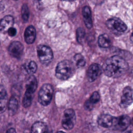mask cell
Returning <instances> with one entry per match:
<instances>
[{"mask_svg": "<svg viewBox=\"0 0 133 133\" xmlns=\"http://www.w3.org/2000/svg\"><path fill=\"white\" fill-rule=\"evenodd\" d=\"M102 68L107 76L118 77L128 70V65L123 58L115 55L107 59Z\"/></svg>", "mask_w": 133, "mask_h": 133, "instance_id": "cell-1", "label": "cell"}, {"mask_svg": "<svg viewBox=\"0 0 133 133\" xmlns=\"http://www.w3.org/2000/svg\"><path fill=\"white\" fill-rule=\"evenodd\" d=\"M74 72L73 63L68 60H64L58 63L56 68V76L60 79L66 80L73 75Z\"/></svg>", "mask_w": 133, "mask_h": 133, "instance_id": "cell-2", "label": "cell"}, {"mask_svg": "<svg viewBox=\"0 0 133 133\" xmlns=\"http://www.w3.org/2000/svg\"><path fill=\"white\" fill-rule=\"evenodd\" d=\"M53 94L54 89L52 86L49 84H44L38 92V102L43 105H47L51 102Z\"/></svg>", "mask_w": 133, "mask_h": 133, "instance_id": "cell-3", "label": "cell"}, {"mask_svg": "<svg viewBox=\"0 0 133 133\" xmlns=\"http://www.w3.org/2000/svg\"><path fill=\"white\" fill-rule=\"evenodd\" d=\"M108 28L114 33H122L127 29L126 24L120 19L112 18L108 20L106 22Z\"/></svg>", "mask_w": 133, "mask_h": 133, "instance_id": "cell-4", "label": "cell"}, {"mask_svg": "<svg viewBox=\"0 0 133 133\" xmlns=\"http://www.w3.org/2000/svg\"><path fill=\"white\" fill-rule=\"evenodd\" d=\"M37 53L39 61L44 64H49L53 59V52L50 47L45 45H39Z\"/></svg>", "mask_w": 133, "mask_h": 133, "instance_id": "cell-5", "label": "cell"}, {"mask_svg": "<svg viewBox=\"0 0 133 133\" xmlns=\"http://www.w3.org/2000/svg\"><path fill=\"white\" fill-rule=\"evenodd\" d=\"M130 122V118L127 115H122L117 117H114L111 128L115 130H124L128 128Z\"/></svg>", "mask_w": 133, "mask_h": 133, "instance_id": "cell-6", "label": "cell"}, {"mask_svg": "<svg viewBox=\"0 0 133 133\" xmlns=\"http://www.w3.org/2000/svg\"><path fill=\"white\" fill-rule=\"evenodd\" d=\"M132 102V90L130 87H125L123 91L121 97L120 107L122 108H126Z\"/></svg>", "mask_w": 133, "mask_h": 133, "instance_id": "cell-7", "label": "cell"}, {"mask_svg": "<svg viewBox=\"0 0 133 133\" xmlns=\"http://www.w3.org/2000/svg\"><path fill=\"white\" fill-rule=\"evenodd\" d=\"M23 46L21 43L18 41H14L10 44L8 51L12 57L19 59L23 54Z\"/></svg>", "mask_w": 133, "mask_h": 133, "instance_id": "cell-8", "label": "cell"}, {"mask_svg": "<svg viewBox=\"0 0 133 133\" xmlns=\"http://www.w3.org/2000/svg\"><path fill=\"white\" fill-rule=\"evenodd\" d=\"M101 66L97 63H94L90 65L87 72V78L89 82L95 81L101 74Z\"/></svg>", "mask_w": 133, "mask_h": 133, "instance_id": "cell-9", "label": "cell"}, {"mask_svg": "<svg viewBox=\"0 0 133 133\" xmlns=\"http://www.w3.org/2000/svg\"><path fill=\"white\" fill-rule=\"evenodd\" d=\"M14 19L10 15H7L0 20V32L5 33L12 26Z\"/></svg>", "mask_w": 133, "mask_h": 133, "instance_id": "cell-10", "label": "cell"}, {"mask_svg": "<svg viewBox=\"0 0 133 133\" xmlns=\"http://www.w3.org/2000/svg\"><path fill=\"white\" fill-rule=\"evenodd\" d=\"M113 117L109 114H102L98 119V123L102 127L111 128L112 125Z\"/></svg>", "mask_w": 133, "mask_h": 133, "instance_id": "cell-11", "label": "cell"}, {"mask_svg": "<svg viewBox=\"0 0 133 133\" xmlns=\"http://www.w3.org/2000/svg\"><path fill=\"white\" fill-rule=\"evenodd\" d=\"M36 38V30L32 25L26 28L24 32V40L27 44H32Z\"/></svg>", "mask_w": 133, "mask_h": 133, "instance_id": "cell-12", "label": "cell"}, {"mask_svg": "<svg viewBox=\"0 0 133 133\" xmlns=\"http://www.w3.org/2000/svg\"><path fill=\"white\" fill-rule=\"evenodd\" d=\"M82 15L83 17L84 22L87 27V28L90 29L92 28V19H91V13L90 8L86 6H85L82 10Z\"/></svg>", "mask_w": 133, "mask_h": 133, "instance_id": "cell-13", "label": "cell"}, {"mask_svg": "<svg viewBox=\"0 0 133 133\" xmlns=\"http://www.w3.org/2000/svg\"><path fill=\"white\" fill-rule=\"evenodd\" d=\"M99 100V94L97 91H94L91 95L89 99L88 100H87V101L85 103V108L88 110H91L94 105L97 102H98Z\"/></svg>", "mask_w": 133, "mask_h": 133, "instance_id": "cell-14", "label": "cell"}, {"mask_svg": "<svg viewBox=\"0 0 133 133\" xmlns=\"http://www.w3.org/2000/svg\"><path fill=\"white\" fill-rule=\"evenodd\" d=\"M37 87V82L36 77L31 75L28 79L26 84V91L33 94L35 92Z\"/></svg>", "mask_w": 133, "mask_h": 133, "instance_id": "cell-15", "label": "cell"}, {"mask_svg": "<svg viewBox=\"0 0 133 133\" xmlns=\"http://www.w3.org/2000/svg\"><path fill=\"white\" fill-rule=\"evenodd\" d=\"M47 130L46 125L42 122H36L34 123L31 127L32 132L42 133L45 132Z\"/></svg>", "mask_w": 133, "mask_h": 133, "instance_id": "cell-16", "label": "cell"}, {"mask_svg": "<svg viewBox=\"0 0 133 133\" xmlns=\"http://www.w3.org/2000/svg\"><path fill=\"white\" fill-rule=\"evenodd\" d=\"M18 107V102L17 99L12 96L8 102V109L9 113L10 115H14L17 111Z\"/></svg>", "mask_w": 133, "mask_h": 133, "instance_id": "cell-17", "label": "cell"}, {"mask_svg": "<svg viewBox=\"0 0 133 133\" xmlns=\"http://www.w3.org/2000/svg\"><path fill=\"white\" fill-rule=\"evenodd\" d=\"M98 45L102 48H108L111 46V42L108 36L106 34H101L98 38Z\"/></svg>", "mask_w": 133, "mask_h": 133, "instance_id": "cell-18", "label": "cell"}, {"mask_svg": "<svg viewBox=\"0 0 133 133\" xmlns=\"http://www.w3.org/2000/svg\"><path fill=\"white\" fill-rule=\"evenodd\" d=\"M74 119L63 117L62 120V126L66 130H70L74 127Z\"/></svg>", "mask_w": 133, "mask_h": 133, "instance_id": "cell-19", "label": "cell"}, {"mask_svg": "<svg viewBox=\"0 0 133 133\" xmlns=\"http://www.w3.org/2000/svg\"><path fill=\"white\" fill-rule=\"evenodd\" d=\"M32 99H33V94L30 93L25 91L24 96L23 98V101H22L23 107L24 108L29 107L32 103Z\"/></svg>", "mask_w": 133, "mask_h": 133, "instance_id": "cell-20", "label": "cell"}, {"mask_svg": "<svg viewBox=\"0 0 133 133\" xmlns=\"http://www.w3.org/2000/svg\"><path fill=\"white\" fill-rule=\"evenodd\" d=\"M37 68V66L36 63L34 61H31L25 66V70L28 74L32 75L36 71Z\"/></svg>", "mask_w": 133, "mask_h": 133, "instance_id": "cell-21", "label": "cell"}, {"mask_svg": "<svg viewBox=\"0 0 133 133\" xmlns=\"http://www.w3.org/2000/svg\"><path fill=\"white\" fill-rule=\"evenodd\" d=\"M74 60L77 67H83L86 63V61L84 57L80 54H77L74 56Z\"/></svg>", "mask_w": 133, "mask_h": 133, "instance_id": "cell-22", "label": "cell"}, {"mask_svg": "<svg viewBox=\"0 0 133 133\" xmlns=\"http://www.w3.org/2000/svg\"><path fill=\"white\" fill-rule=\"evenodd\" d=\"M22 18L24 21H27L29 17V10L27 5L24 4L21 8Z\"/></svg>", "mask_w": 133, "mask_h": 133, "instance_id": "cell-23", "label": "cell"}, {"mask_svg": "<svg viewBox=\"0 0 133 133\" xmlns=\"http://www.w3.org/2000/svg\"><path fill=\"white\" fill-rule=\"evenodd\" d=\"M85 32L84 30L82 28H79L76 31V38L78 43H81L84 37Z\"/></svg>", "mask_w": 133, "mask_h": 133, "instance_id": "cell-24", "label": "cell"}, {"mask_svg": "<svg viewBox=\"0 0 133 133\" xmlns=\"http://www.w3.org/2000/svg\"><path fill=\"white\" fill-rule=\"evenodd\" d=\"M63 117H69L75 119V113L74 111L72 109H68L64 111Z\"/></svg>", "mask_w": 133, "mask_h": 133, "instance_id": "cell-25", "label": "cell"}, {"mask_svg": "<svg viewBox=\"0 0 133 133\" xmlns=\"http://www.w3.org/2000/svg\"><path fill=\"white\" fill-rule=\"evenodd\" d=\"M7 98H0V113L5 111L7 107Z\"/></svg>", "mask_w": 133, "mask_h": 133, "instance_id": "cell-26", "label": "cell"}, {"mask_svg": "<svg viewBox=\"0 0 133 133\" xmlns=\"http://www.w3.org/2000/svg\"><path fill=\"white\" fill-rule=\"evenodd\" d=\"M7 98V93L5 88L0 85V98Z\"/></svg>", "mask_w": 133, "mask_h": 133, "instance_id": "cell-27", "label": "cell"}, {"mask_svg": "<svg viewBox=\"0 0 133 133\" xmlns=\"http://www.w3.org/2000/svg\"><path fill=\"white\" fill-rule=\"evenodd\" d=\"M7 32H8V35H9V36H14L16 34V32H17L16 29L14 28H13L12 26L11 27V28H10L8 30Z\"/></svg>", "mask_w": 133, "mask_h": 133, "instance_id": "cell-28", "label": "cell"}, {"mask_svg": "<svg viewBox=\"0 0 133 133\" xmlns=\"http://www.w3.org/2000/svg\"><path fill=\"white\" fill-rule=\"evenodd\" d=\"M6 132H9V133H10V132H16V130L14 128H10L8 130H7Z\"/></svg>", "mask_w": 133, "mask_h": 133, "instance_id": "cell-29", "label": "cell"}, {"mask_svg": "<svg viewBox=\"0 0 133 133\" xmlns=\"http://www.w3.org/2000/svg\"><path fill=\"white\" fill-rule=\"evenodd\" d=\"M61 1H73L74 0H61Z\"/></svg>", "mask_w": 133, "mask_h": 133, "instance_id": "cell-30", "label": "cell"}, {"mask_svg": "<svg viewBox=\"0 0 133 133\" xmlns=\"http://www.w3.org/2000/svg\"><path fill=\"white\" fill-rule=\"evenodd\" d=\"M14 1H18V0H14Z\"/></svg>", "mask_w": 133, "mask_h": 133, "instance_id": "cell-31", "label": "cell"}]
</instances>
